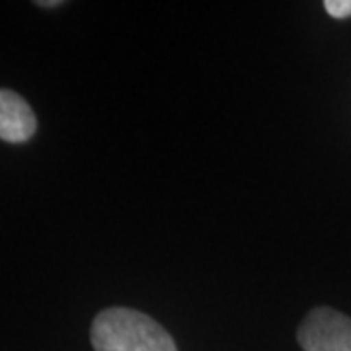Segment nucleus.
<instances>
[{"mask_svg":"<svg viewBox=\"0 0 351 351\" xmlns=\"http://www.w3.org/2000/svg\"><path fill=\"white\" fill-rule=\"evenodd\" d=\"M96 351H178L172 336L156 320L131 308H108L92 322Z\"/></svg>","mask_w":351,"mask_h":351,"instance_id":"obj_1","label":"nucleus"},{"mask_svg":"<svg viewBox=\"0 0 351 351\" xmlns=\"http://www.w3.org/2000/svg\"><path fill=\"white\" fill-rule=\"evenodd\" d=\"M297 338L304 351H351V318L318 306L306 314Z\"/></svg>","mask_w":351,"mask_h":351,"instance_id":"obj_2","label":"nucleus"},{"mask_svg":"<svg viewBox=\"0 0 351 351\" xmlns=\"http://www.w3.org/2000/svg\"><path fill=\"white\" fill-rule=\"evenodd\" d=\"M38 129L36 113L29 104L12 90L0 88V138L6 143H24Z\"/></svg>","mask_w":351,"mask_h":351,"instance_id":"obj_3","label":"nucleus"},{"mask_svg":"<svg viewBox=\"0 0 351 351\" xmlns=\"http://www.w3.org/2000/svg\"><path fill=\"white\" fill-rule=\"evenodd\" d=\"M324 8H326V12L330 16L343 20V18L351 16V0H326Z\"/></svg>","mask_w":351,"mask_h":351,"instance_id":"obj_4","label":"nucleus"},{"mask_svg":"<svg viewBox=\"0 0 351 351\" xmlns=\"http://www.w3.org/2000/svg\"><path fill=\"white\" fill-rule=\"evenodd\" d=\"M38 6H47V8H51V6H61V2H38Z\"/></svg>","mask_w":351,"mask_h":351,"instance_id":"obj_5","label":"nucleus"}]
</instances>
